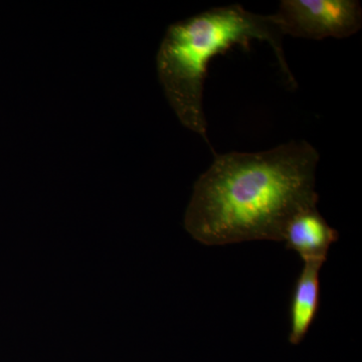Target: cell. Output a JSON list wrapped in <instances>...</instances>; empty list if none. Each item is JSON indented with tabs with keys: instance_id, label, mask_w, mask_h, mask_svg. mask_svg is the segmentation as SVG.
I'll return each instance as SVG.
<instances>
[{
	"instance_id": "5",
	"label": "cell",
	"mask_w": 362,
	"mask_h": 362,
	"mask_svg": "<svg viewBox=\"0 0 362 362\" xmlns=\"http://www.w3.org/2000/svg\"><path fill=\"white\" fill-rule=\"evenodd\" d=\"M323 262H304L290 301L289 342L299 345L313 325L320 308V271Z\"/></svg>"
},
{
	"instance_id": "3",
	"label": "cell",
	"mask_w": 362,
	"mask_h": 362,
	"mask_svg": "<svg viewBox=\"0 0 362 362\" xmlns=\"http://www.w3.org/2000/svg\"><path fill=\"white\" fill-rule=\"evenodd\" d=\"M271 16L283 35L308 40L346 39L362 26L357 0H282Z\"/></svg>"
},
{
	"instance_id": "1",
	"label": "cell",
	"mask_w": 362,
	"mask_h": 362,
	"mask_svg": "<svg viewBox=\"0 0 362 362\" xmlns=\"http://www.w3.org/2000/svg\"><path fill=\"white\" fill-rule=\"evenodd\" d=\"M319 159L305 140L266 151L216 156L194 183L185 230L206 246L282 242L293 216L318 204Z\"/></svg>"
},
{
	"instance_id": "4",
	"label": "cell",
	"mask_w": 362,
	"mask_h": 362,
	"mask_svg": "<svg viewBox=\"0 0 362 362\" xmlns=\"http://www.w3.org/2000/svg\"><path fill=\"white\" fill-rule=\"evenodd\" d=\"M338 239L337 230L321 216L318 207L312 206L293 216L286 226L282 242L285 243L286 249L297 252L303 263H325L331 246Z\"/></svg>"
},
{
	"instance_id": "2",
	"label": "cell",
	"mask_w": 362,
	"mask_h": 362,
	"mask_svg": "<svg viewBox=\"0 0 362 362\" xmlns=\"http://www.w3.org/2000/svg\"><path fill=\"white\" fill-rule=\"evenodd\" d=\"M283 37L271 14L252 13L239 4L214 7L169 25L157 52L156 68L166 99L180 123L211 146L202 106L209 62L233 47L246 49L254 40L271 45L288 83L296 87L286 61Z\"/></svg>"
}]
</instances>
